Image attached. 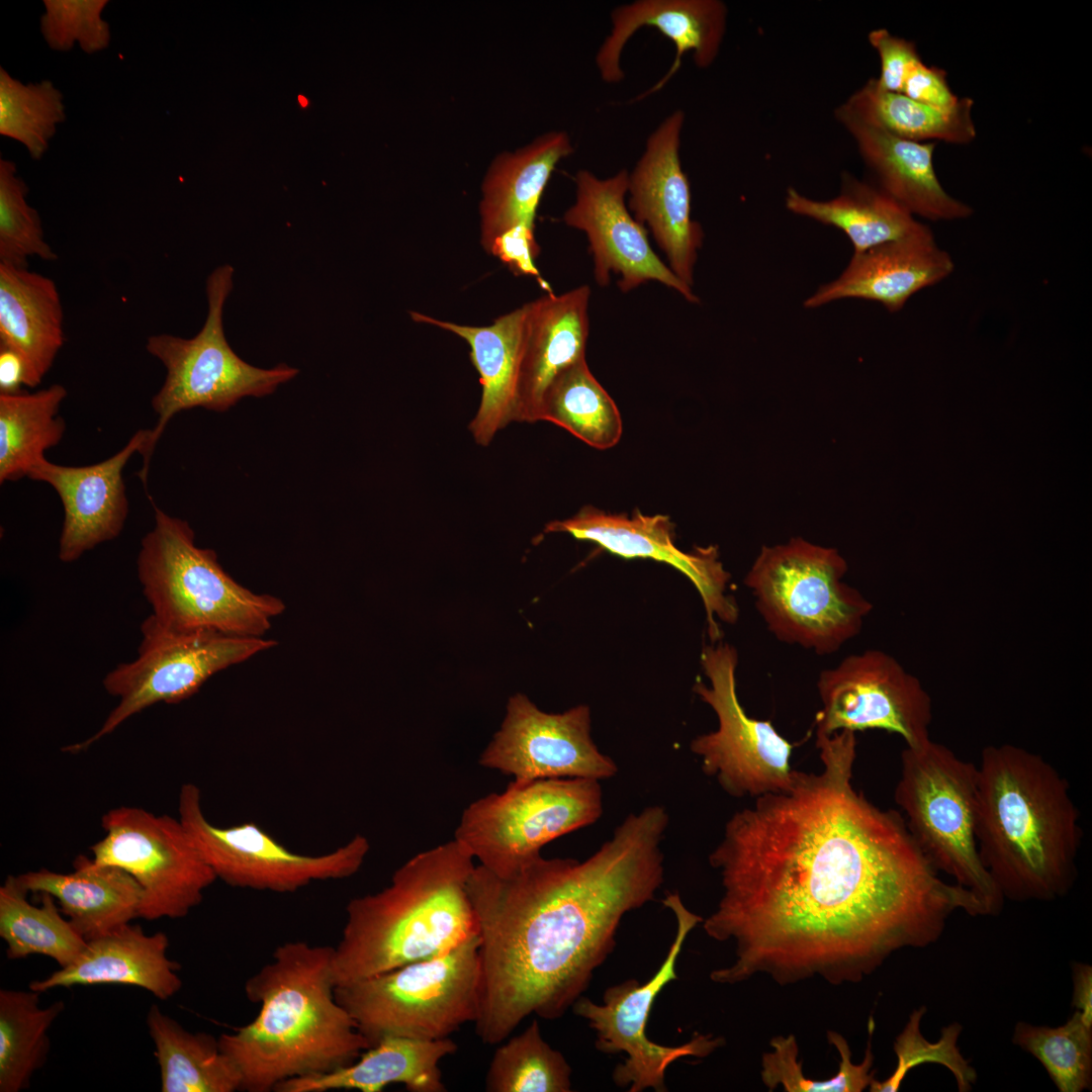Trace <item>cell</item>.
<instances>
[{
	"instance_id": "5b68a950",
	"label": "cell",
	"mask_w": 1092,
	"mask_h": 1092,
	"mask_svg": "<svg viewBox=\"0 0 1092 1092\" xmlns=\"http://www.w3.org/2000/svg\"><path fill=\"white\" fill-rule=\"evenodd\" d=\"M468 849L453 839L407 859L379 892L352 899L334 946L337 986L431 959L477 932Z\"/></svg>"
},
{
	"instance_id": "ffe728a7",
	"label": "cell",
	"mask_w": 1092,
	"mask_h": 1092,
	"mask_svg": "<svg viewBox=\"0 0 1092 1092\" xmlns=\"http://www.w3.org/2000/svg\"><path fill=\"white\" fill-rule=\"evenodd\" d=\"M576 196L563 219L582 231L594 259V275L601 286L610 283L611 274L620 276L619 288L628 292L648 281H657L681 294L690 302H699L692 288L681 282L653 252L646 229L630 213L626 203L628 172L621 170L598 178L587 170L575 175Z\"/></svg>"
},
{
	"instance_id": "277c9868",
	"label": "cell",
	"mask_w": 1092,
	"mask_h": 1092,
	"mask_svg": "<svg viewBox=\"0 0 1092 1092\" xmlns=\"http://www.w3.org/2000/svg\"><path fill=\"white\" fill-rule=\"evenodd\" d=\"M977 768L978 849L1003 898L1067 895L1083 835L1066 779L1041 755L1008 743L986 746Z\"/></svg>"
},
{
	"instance_id": "e575fe53",
	"label": "cell",
	"mask_w": 1092,
	"mask_h": 1092,
	"mask_svg": "<svg viewBox=\"0 0 1092 1092\" xmlns=\"http://www.w3.org/2000/svg\"><path fill=\"white\" fill-rule=\"evenodd\" d=\"M973 104L971 98L964 97L950 109L935 108L882 88L876 78L868 80L842 103L860 119L896 136L951 144H968L975 139Z\"/></svg>"
},
{
	"instance_id": "d6986e66",
	"label": "cell",
	"mask_w": 1092,
	"mask_h": 1092,
	"mask_svg": "<svg viewBox=\"0 0 1092 1092\" xmlns=\"http://www.w3.org/2000/svg\"><path fill=\"white\" fill-rule=\"evenodd\" d=\"M544 532L567 533L626 559L648 558L674 567L700 594L712 643L721 640L717 618L734 624L739 617L734 598L727 595L731 575L720 561L718 548L709 545L682 551L675 545L674 525L668 516H649L638 510L632 515L610 514L585 506L570 518L548 523Z\"/></svg>"
},
{
	"instance_id": "c3c4849f",
	"label": "cell",
	"mask_w": 1092,
	"mask_h": 1092,
	"mask_svg": "<svg viewBox=\"0 0 1092 1092\" xmlns=\"http://www.w3.org/2000/svg\"><path fill=\"white\" fill-rule=\"evenodd\" d=\"M901 93L923 104L939 108L954 107L960 98L950 89L943 69L920 62L909 73Z\"/></svg>"
},
{
	"instance_id": "44dd1931",
	"label": "cell",
	"mask_w": 1092,
	"mask_h": 1092,
	"mask_svg": "<svg viewBox=\"0 0 1092 1092\" xmlns=\"http://www.w3.org/2000/svg\"><path fill=\"white\" fill-rule=\"evenodd\" d=\"M684 122L685 113L677 109L650 133L628 173L627 205L652 233L673 274L692 288L704 232L691 216V187L679 158Z\"/></svg>"
},
{
	"instance_id": "f35d334b",
	"label": "cell",
	"mask_w": 1092,
	"mask_h": 1092,
	"mask_svg": "<svg viewBox=\"0 0 1092 1092\" xmlns=\"http://www.w3.org/2000/svg\"><path fill=\"white\" fill-rule=\"evenodd\" d=\"M39 992L0 990V1092L27 1089L47 1061L48 1031L65 1008L63 1001L40 1007Z\"/></svg>"
},
{
	"instance_id": "74e56055",
	"label": "cell",
	"mask_w": 1092,
	"mask_h": 1092,
	"mask_svg": "<svg viewBox=\"0 0 1092 1092\" xmlns=\"http://www.w3.org/2000/svg\"><path fill=\"white\" fill-rule=\"evenodd\" d=\"M539 421L550 422L599 450L616 446L623 433L620 411L590 372L585 358L552 382Z\"/></svg>"
},
{
	"instance_id": "484cf974",
	"label": "cell",
	"mask_w": 1092,
	"mask_h": 1092,
	"mask_svg": "<svg viewBox=\"0 0 1092 1092\" xmlns=\"http://www.w3.org/2000/svg\"><path fill=\"white\" fill-rule=\"evenodd\" d=\"M835 118L853 139L880 190L912 215L929 220H954L971 215L969 205L950 196L933 165L935 143L896 136L867 122L842 104Z\"/></svg>"
},
{
	"instance_id": "ab89813d",
	"label": "cell",
	"mask_w": 1092,
	"mask_h": 1092,
	"mask_svg": "<svg viewBox=\"0 0 1092 1092\" xmlns=\"http://www.w3.org/2000/svg\"><path fill=\"white\" fill-rule=\"evenodd\" d=\"M571 1068L543 1038L537 1019L498 1046L485 1077L488 1092H569Z\"/></svg>"
},
{
	"instance_id": "83f0119b",
	"label": "cell",
	"mask_w": 1092,
	"mask_h": 1092,
	"mask_svg": "<svg viewBox=\"0 0 1092 1092\" xmlns=\"http://www.w3.org/2000/svg\"><path fill=\"white\" fill-rule=\"evenodd\" d=\"M417 323L439 327L467 342L482 388L479 407L469 424L475 442L487 446L495 434L517 422L518 381L525 333V306L489 325L473 327L411 311Z\"/></svg>"
},
{
	"instance_id": "d6a6232c",
	"label": "cell",
	"mask_w": 1092,
	"mask_h": 1092,
	"mask_svg": "<svg viewBox=\"0 0 1092 1092\" xmlns=\"http://www.w3.org/2000/svg\"><path fill=\"white\" fill-rule=\"evenodd\" d=\"M785 204L794 214L843 232L853 254L903 238L921 224L876 185L848 173L842 174L840 192L831 199L815 200L790 187Z\"/></svg>"
},
{
	"instance_id": "52a82bcc",
	"label": "cell",
	"mask_w": 1092,
	"mask_h": 1092,
	"mask_svg": "<svg viewBox=\"0 0 1092 1092\" xmlns=\"http://www.w3.org/2000/svg\"><path fill=\"white\" fill-rule=\"evenodd\" d=\"M834 548L803 538L762 546L744 578L768 631L781 642L823 656L857 636L872 603L843 577Z\"/></svg>"
},
{
	"instance_id": "d4e9b609",
	"label": "cell",
	"mask_w": 1092,
	"mask_h": 1092,
	"mask_svg": "<svg viewBox=\"0 0 1092 1092\" xmlns=\"http://www.w3.org/2000/svg\"><path fill=\"white\" fill-rule=\"evenodd\" d=\"M590 288L581 285L560 295L553 292L524 304L523 351L518 381L517 422L539 421L552 382L585 358L589 331Z\"/></svg>"
},
{
	"instance_id": "836d02e7",
	"label": "cell",
	"mask_w": 1092,
	"mask_h": 1092,
	"mask_svg": "<svg viewBox=\"0 0 1092 1092\" xmlns=\"http://www.w3.org/2000/svg\"><path fill=\"white\" fill-rule=\"evenodd\" d=\"M147 1025L162 1092L242 1091L241 1073L220 1050L218 1038L185 1029L155 1004L149 1009Z\"/></svg>"
},
{
	"instance_id": "9a60e30c",
	"label": "cell",
	"mask_w": 1092,
	"mask_h": 1092,
	"mask_svg": "<svg viewBox=\"0 0 1092 1092\" xmlns=\"http://www.w3.org/2000/svg\"><path fill=\"white\" fill-rule=\"evenodd\" d=\"M101 825L106 833L91 846L92 858L135 879L145 920L185 917L217 879L179 818L121 806L103 814Z\"/></svg>"
},
{
	"instance_id": "816d5d0a",
	"label": "cell",
	"mask_w": 1092,
	"mask_h": 1092,
	"mask_svg": "<svg viewBox=\"0 0 1092 1092\" xmlns=\"http://www.w3.org/2000/svg\"><path fill=\"white\" fill-rule=\"evenodd\" d=\"M297 98H298V101H299V103H300V105H301L302 107H306V106H307V104H308V100H307V98H306V97H304L303 95H298V97H297Z\"/></svg>"
},
{
	"instance_id": "8fae6325",
	"label": "cell",
	"mask_w": 1092,
	"mask_h": 1092,
	"mask_svg": "<svg viewBox=\"0 0 1092 1092\" xmlns=\"http://www.w3.org/2000/svg\"><path fill=\"white\" fill-rule=\"evenodd\" d=\"M603 814V791L589 779L512 781L463 811L455 837L479 864L506 876L543 846L597 822Z\"/></svg>"
},
{
	"instance_id": "ba28073f",
	"label": "cell",
	"mask_w": 1092,
	"mask_h": 1092,
	"mask_svg": "<svg viewBox=\"0 0 1092 1092\" xmlns=\"http://www.w3.org/2000/svg\"><path fill=\"white\" fill-rule=\"evenodd\" d=\"M234 273L233 266L223 264L207 277V314L194 337L158 334L147 339L148 353L161 361L166 376L151 401L157 423L140 453L143 466L139 477L145 486L157 443L179 412L199 406L223 413L244 397L273 393L299 372L284 363L269 369L255 367L230 346L223 329V308L234 287Z\"/></svg>"
},
{
	"instance_id": "30bf717a",
	"label": "cell",
	"mask_w": 1092,
	"mask_h": 1092,
	"mask_svg": "<svg viewBox=\"0 0 1092 1092\" xmlns=\"http://www.w3.org/2000/svg\"><path fill=\"white\" fill-rule=\"evenodd\" d=\"M977 765L929 739L901 752L894 798L906 825L938 872L975 894L988 915L1004 898L982 862L976 837Z\"/></svg>"
},
{
	"instance_id": "2e32d148",
	"label": "cell",
	"mask_w": 1092,
	"mask_h": 1092,
	"mask_svg": "<svg viewBox=\"0 0 1092 1092\" xmlns=\"http://www.w3.org/2000/svg\"><path fill=\"white\" fill-rule=\"evenodd\" d=\"M178 811L216 878L236 888L293 893L314 882L346 879L360 870L370 848L358 834L331 852L300 854L253 822L213 825L203 813L200 789L191 783L180 789Z\"/></svg>"
},
{
	"instance_id": "1f68e13d",
	"label": "cell",
	"mask_w": 1092,
	"mask_h": 1092,
	"mask_svg": "<svg viewBox=\"0 0 1092 1092\" xmlns=\"http://www.w3.org/2000/svg\"><path fill=\"white\" fill-rule=\"evenodd\" d=\"M55 281L28 268L0 264V342L21 354L37 386L65 342Z\"/></svg>"
},
{
	"instance_id": "3957f363",
	"label": "cell",
	"mask_w": 1092,
	"mask_h": 1092,
	"mask_svg": "<svg viewBox=\"0 0 1092 1092\" xmlns=\"http://www.w3.org/2000/svg\"><path fill=\"white\" fill-rule=\"evenodd\" d=\"M334 946L303 940L276 947L272 960L245 983L257 1016L218 1037L248 1092L324 1074L355 1062L370 1048L336 997Z\"/></svg>"
},
{
	"instance_id": "4316f807",
	"label": "cell",
	"mask_w": 1092,
	"mask_h": 1092,
	"mask_svg": "<svg viewBox=\"0 0 1092 1092\" xmlns=\"http://www.w3.org/2000/svg\"><path fill=\"white\" fill-rule=\"evenodd\" d=\"M169 938L164 932L147 934L127 923L104 936L88 940L69 966L60 968L28 988L43 993L54 988L90 985H128L168 1000L182 987L180 965L167 954Z\"/></svg>"
},
{
	"instance_id": "ee69618b",
	"label": "cell",
	"mask_w": 1092,
	"mask_h": 1092,
	"mask_svg": "<svg viewBox=\"0 0 1092 1092\" xmlns=\"http://www.w3.org/2000/svg\"><path fill=\"white\" fill-rule=\"evenodd\" d=\"M926 1007L912 1011L909 1019L894 1041L897 1066L893 1074L879 1081L874 1079L869 1088L872 1092H895L907 1073L921 1064L933 1063L945 1067L954 1077L959 1091L972 1090L977 1081V1072L962 1055L958 1042L962 1025L950 1023L941 1029L937 1041L930 1042L921 1033L920 1024Z\"/></svg>"
},
{
	"instance_id": "603a6c76",
	"label": "cell",
	"mask_w": 1092,
	"mask_h": 1092,
	"mask_svg": "<svg viewBox=\"0 0 1092 1092\" xmlns=\"http://www.w3.org/2000/svg\"><path fill=\"white\" fill-rule=\"evenodd\" d=\"M612 29L596 55L601 78L618 83L625 77L621 56L630 37L642 27H652L675 48L674 61L665 75L634 100L661 89L691 53L697 67L706 69L716 60L725 35L727 7L720 0H637L617 6L611 13Z\"/></svg>"
},
{
	"instance_id": "5bb4252c",
	"label": "cell",
	"mask_w": 1092,
	"mask_h": 1092,
	"mask_svg": "<svg viewBox=\"0 0 1092 1092\" xmlns=\"http://www.w3.org/2000/svg\"><path fill=\"white\" fill-rule=\"evenodd\" d=\"M701 663L710 684L698 681L694 692L718 719L716 730L695 737L690 744L703 772L734 798L756 799L790 789L796 775L790 765L795 745L770 720L749 717L744 711L736 691L735 647L722 641L707 645Z\"/></svg>"
},
{
	"instance_id": "ac0fdd59",
	"label": "cell",
	"mask_w": 1092,
	"mask_h": 1092,
	"mask_svg": "<svg viewBox=\"0 0 1092 1092\" xmlns=\"http://www.w3.org/2000/svg\"><path fill=\"white\" fill-rule=\"evenodd\" d=\"M478 763L520 783L569 778L601 782L618 772L616 762L593 740L588 706L546 713L522 694L509 699L502 726Z\"/></svg>"
},
{
	"instance_id": "f907efd6",
	"label": "cell",
	"mask_w": 1092,
	"mask_h": 1092,
	"mask_svg": "<svg viewBox=\"0 0 1092 1092\" xmlns=\"http://www.w3.org/2000/svg\"><path fill=\"white\" fill-rule=\"evenodd\" d=\"M1072 980V1007L1088 1024L1092 1025V967L1083 963H1073Z\"/></svg>"
},
{
	"instance_id": "7dc6e473",
	"label": "cell",
	"mask_w": 1092,
	"mask_h": 1092,
	"mask_svg": "<svg viewBox=\"0 0 1092 1092\" xmlns=\"http://www.w3.org/2000/svg\"><path fill=\"white\" fill-rule=\"evenodd\" d=\"M868 39L879 55L881 63L878 84L891 92L901 93L905 79L922 62L913 41L892 34L886 28L872 30Z\"/></svg>"
},
{
	"instance_id": "9c48e42d",
	"label": "cell",
	"mask_w": 1092,
	"mask_h": 1092,
	"mask_svg": "<svg viewBox=\"0 0 1092 1092\" xmlns=\"http://www.w3.org/2000/svg\"><path fill=\"white\" fill-rule=\"evenodd\" d=\"M478 947L474 932L439 956L337 986V1000L370 1048L387 1036L450 1037L478 1013Z\"/></svg>"
},
{
	"instance_id": "7c38bea8",
	"label": "cell",
	"mask_w": 1092,
	"mask_h": 1092,
	"mask_svg": "<svg viewBox=\"0 0 1092 1092\" xmlns=\"http://www.w3.org/2000/svg\"><path fill=\"white\" fill-rule=\"evenodd\" d=\"M141 632L136 658L117 665L103 679L106 692L119 698L118 705L95 734L64 747V751L87 749L129 717L156 703H180L196 694L214 673L278 644L264 637L175 629L163 625L153 615L143 622Z\"/></svg>"
},
{
	"instance_id": "7402d4cb",
	"label": "cell",
	"mask_w": 1092,
	"mask_h": 1092,
	"mask_svg": "<svg viewBox=\"0 0 1092 1092\" xmlns=\"http://www.w3.org/2000/svg\"><path fill=\"white\" fill-rule=\"evenodd\" d=\"M149 434L150 429H140L120 451L92 465L64 466L43 457L29 469L26 477L49 483L63 504L61 561L73 562L120 534L128 513L122 470L143 451Z\"/></svg>"
},
{
	"instance_id": "681fc988",
	"label": "cell",
	"mask_w": 1092,
	"mask_h": 1092,
	"mask_svg": "<svg viewBox=\"0 0 1092 1092\" xmlns=\"http://www.w3.org/2000/svg\"><path fill=\"white\" fill-rule=\"evenodd\" d=\"M31 387L28 366L19 352L0 342V394L22 392L21 387Z\"/></svg>"
},
{
	"instance_id": "7a4b0ae2",
	"label": "cell",
	"mask_w": 1092,
	"mask_h": 1092,
	"mask_svg": "<svg viewBox=\"0 0 1092 1092\" xmlns=\"http://www.w3.org/2000/svg\"><path fill=\"white\" fill-rule=\"evenodd\" d=\"M664 807L630 813L586 859L538 854L506 876L475 866L467 882L479 936L475 1033L497 1044L534 1014L561 1017L616 946L623 917L664 881Z\"/></svg>"
},
{
	"instance_id": "f6af8a7d",
	"label": "cell",
	"mask_w": 1092,
	"mask_h": 1092,
	"mask_svg": "<svg viewBox=\"0 0 1092 1092\" xmlns=\"http://www.w3.org/2000/svg\"><path fill=\"white\" fill-rule=\"evenodd\" d=\"M28 186L17 176L16 164L0 159V264L28 268V259H58L46 241L36 209L26 201Z\"/></svg>"
},
{
	"instance_id": "f1b7e54d",
	"label": "cell",
	"mask_w": 1092,
	"mask_h": 1092,
	"mask_svg": "<svg viewBox=\"0 0 1092 1092\" xmlns=\"http://www.w3.org/2000/svg\"><path fill=\"white\" fill-rule=\"evenodd\" d=\"M73 867L69 874L41 869L16 878L28 892L53 896L86 941L109 934L139 917L143 891L130 874L82 854L75 858Z\"/></svg>"
},
{
	"instance_id": "8d00e7d4",
	"label": "cell",
	"mask_w": 1092,
	"mask_h": 1092,
	"mask_svg": "<svg viewBox=\"0 0 1092 1092\" xmlns=\"http://www.w3.org/2000/svg\"><path fill=\"white\" fill-rule=\"evenodd\" d=\"M27 894L16 876H8L0 887V936L7 944V958L41 954L55 960L60 968L69 966L87 941L61 915L53 896L41 893L37 907L27 900Z\"/></svg>"
},
{
	"instance_id": "cb8c5ba5",
	"label": "cell",
	"mask_w": 1092,
	"mask_h": 1092,
	"mask_svg": "<svg viewBox=\"0 0 1092 1092\" xmlns=\"http://www.w3.org/2000/svg\"><path fill=\"white\" fill-rule=\"evenodd\" d=\"M953 267L949 254L921 223L903 238L853 254L841 274L817 288L803 305L817 308L839 299L860 298L897 312L916 292L950 275Z\"/></svg>"
},
{
	"instance_id": "4dcf8cb0",
	"label": "cell",
	"mask_w": 1092,
	"mask_h": 1092,
	"mask_svg": "<svg viewBox=\"0 0 1092 1092\" xmlns=\"http://www.w3.org/2000/svg\"><path fill=\"white\" fill-rule=\"evenodd\" d=\"M572 152L566 132L551 131L495 159L483 181L479 205L481 244L486 252L514 228L535 230L536 211L551 174Z\"/></svg>"
},
{
	"instance_id": "4fadbf2b",
	"label": "cell",
	"mask_w": 1092,
	"mask_h": 1092,
	"mask_svg": "<svg viewBox=\"0 0 1092 1092\" xmlns=\"http://www.w3.org/2000/svg\"><path fill=\"white\" fill-rule=\"evenodd\" d=\"M676 920V932L657 972L645 983L629 979L606 989L603 1003L579 997L572 1012L585 1019L596 1032V1049L607 1055L625 1054L624 1062L613 1072L618 1087L630 1092L648 1088L667 1091L665 1072L674 1061L685 1057L705 1058L724 1044L722 1037L695 1033L686 1043L666 1046L651 1041L646 1026L651 1008L660 991L677 980L675 964L691 930L703 918L690 911L678 893H667L662 901Z\"/></svg>"
},
{
	"instance_id": "d590c367",
	"label": "cell",
	"mask_w": 1092,
	"mask_h": 1092,
	"mask_svg": "<svg viewBox=\"0 0 1092 1092\" xmlns=\"http://www.w3.org/2000/svg\"><path fill=\"white\" fill-rule=\"evenodd\" d=\"M67 389L53 384L33 393L0 394V482L27 476L46 450L62 440L66 423L58 415Z\"/></svg>"
},
{
	"instance_id": "bcb514c9",
	"label": "cell",
	"mask_w": 1092,
	"mask_h": 1092,
	"mask_svg": "<svg viewBox=\"0 0 1092 1092\" xmlns=\"http://www.w3.org/2000/svg\"><path fill=\"white\" fill-rule=\"evenodd\" d=\"M40 31L48 46L68 52L77 42L86 54L105 50L111 39L110 27L102 18L108 0H43Z\"/></svg>"
},
{
	"instance_id": "f546056e",
	"label": "cell",
	"mask_w": 1092,
	"mask_h": 1092,
	"mask_svg": "<svg viewBox=\"0 0 1092 1092\" xmlns=\"http://www.w3.org/2000/svg\"><path fill=\"white\" fill-rule=\"evenodd\" d=\"M458 1045L450 1038L425 1040L387 1036L364 1051L350 1065L334 1071L294 1078L281 1083L277 1092H326L359 1090L380 1092L402 1084L411 1092H445L440 1062Z\"/></svg>"
},
{
	"instance_id": "7bdbcfd3",
	"label": "cell",
	"mask_w": 1092,
	"mask_h": 1092,
	"mask_svg": "<svg viewBox=\"0 0 1092 1092\" xmlns=\"http://www.w3.org/2000/svg\"><path fill=\"white\" fill-rule=\"evenodd\" d=\"M873 1030L874 1024L870 1023L869 1041L860 1064L852 1063L851 1051L841 1034L827 1031L828 1042L836 1048L840 1063L836 1076L824 1081L804 1076L802 1063L797 1061L799 1048L794 1034L776 1036L769 1042L772 1051L764 1053L761 1058V1081L769 1090L782 1086L788 1092H861L870 1086L875 1076L872 1071L875 1059L872 1052Z\"/></svg>"
},
{
	"instance_id": "e0dca14e",
	"label": "cell",
	"mask_w": 1092,
	"mask_h": 1092,
	"mask_svg": "<svg viewBox=\"0 0 1092 1092\" xmlns=\"http://www.w3.org/2000/svg\"><path fill=\"white\" fill-rule=\"evenodd\" d=\"M822 709L816 730H884L901 736L907 747L930 739L932 704L920 680L892 655L878 649L849 654L817 678Z\"/></svg>"
},
{
	"instance_id": "60d3db41",
	"label": "cell",
	"mask_w": 1092,
	"mask_h": 1092,
	"mask_svg": "<svg viewBox=\"0 0 1092 1092\" xmlns=\"http://www.w3.org/2000/svg\"><path fill=\"white\" fill-rule=\"evenodd\" d=\"M1012 1042L1033 1056L1060 1092H1082L1092 1086V1025L1074 1010L1057 1027L1015 1024Z\"/></svg>"
},
{
	"instance_id": "8992f818",
	"label": "cell",
	"mask_w": 1092,
	"mask_h": 1092,
	"mask_svg": "<svg viewBox=\"0 0 1092 1092\" xmlns=\"http://www.w3.org/2000/svg\"><path fill=\"white\" fill-rule=\"evenodd\" d=\"M153 506L155 525L142 539L138 556V576L152 615L175 629L264 637L285 603L239 583L214 550L195 545L186 521Z\"/></svg>"
},
{
	"instance_id": "6da1fadb",
	"label": "cell",
	"mask_w": 1092,
	"mask_h": 1092,
	"mask_svg": "<svg viewBox=\"0 0 1092 1092\" xmlns=\"http://www.w3.org/2000/svg\"><path fill=\"white\" fill-rule=\"evenodd\" d=\"M816 746L822 770H796L790 789L735 812L709 855L722 896L703 928L735 950L715 983H858L893 952L935 942L954 912L988 915L939 877L902 814L853 788L855 732L816 731Z\"/></svg>"
},
{
	"instance_id": "b9f144b4",
	"label": "cell",
	"mask_w": 1092,
	"mask_h": 1092,
	"mask_svg": "<svg viewBox=\"0 0 1092 1092\" xmlns=\"http://www.w3.org/2000/svg\"><path fill=\"white\" fill-rule=\"evenodd\" d=\"M66 119L63 93L50 80L23 84L0 67V134L21 143L33 160Z\"/></svg>"
}]
</instances>
